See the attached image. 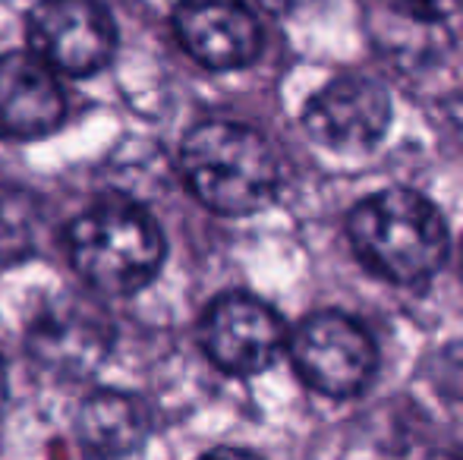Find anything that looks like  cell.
I'll return each instance as SVG.
<instances>
[{
  "instance_id": "1",
  "label": "cell",
  "mask_w": 463,
  "mask_h": 460,
  "mask_svg": "<svg viewBox=\"0 0 463 460\" xmlns=\"http://www.w3.org/2000/svg\"><path fill=\"white\" fill-rule=\"evenodd\" d=\"M186 186L218 215H252L275 199L280 161L259 129L233 120H205L180 148Z\"/></svg>"
},
{
  "instance_id": "2",
  "label": "cell",
  "mask_w": 463,
  "mask_h": 460,
  "mask_svg": "<svg viewBox=\"0 0 463 460\" xmlns=\"http://www.w3.org/2000/svg\"><path fill=\"white\" fill-rule=\"evenodd\" d=\"M70 262L101 294H136L161 271L165 233L127 196H108L76 215L67 233Z\"/></svg>"
},
{
  "instance_id": "3",
  "label": "cell",
  "mask_w": 463,
  "mask_h": 460,
  "mask_svg": "<svg viewBox=\"0 0 463 460\" xmlns=\"http://www.w3.org/2000/svg\"><path fill=\"white\" fill-rule=\"evenodd\" d=\"M350 243L375 275L394 284H422L445 265L448 228L426 196L382 190L350 215Z\"/></svg>"
},
{
  "instance_id": "4",
  "label": "cell",
  "mask_w": 463,
  "mask_h": 460,
  "mask_svg": "<svg viewBox=\"0 0 463 460\" xmlns=\"http://www.w3.org/2000/svg\"><path fill=\"white\" fill-rule=\"evenodd\" d=\"M114 347V322L82 290H63L42 303L25 328L32 362L51 379L82 381L104 366Z\"/></svg>"
},
{
  "instance_id": "5",
  "label": "cell",
  "mask_w": 463,
  "mask_h": 460,
  "mask_svg": "<svg viewBox=\"0 0 463 460\" xmlns=\"http://www.w3.org/2000/svg\"><path fill=\"white\" fill-rule=\"evenodd\" d=\"M29 44L57 73L92 76L114 57L117 25L101 0H38L29 13Z\"/></svg>"
},
{
  "instance_id": "6",
  "label": "cell",
  "mask_w": 463,
  "mask_h": 460,
  "mask_svg": "<svg viewBox=\"0 0 463 460\" xmlns=\"http://www.w3.org/2000/svg\"><path fill=\"white\" fill-rule=\"evenodd\" d=\"M290 356L306 385L328 398H354L375 372V344L341 313L309 315L290 341Z\"/></svg>"
},
{
  "instance_id": "7",
  "label": "cell",
  "mask_w": 463,
  "mask_h": 460,
  "mask_svg": "<svg viewBox=\"0 0 463 460\" xmlns=\"http://www.w3.org/2000/svg\"><path fill=\"white\" fill-rule=\"evenodd\" d=\"M284 322L269 303L250 294H224L202 319V347L208 360L231 375L265 372L284 347Z\"/></svg>"
},
{
  "instance_id": "8",
  "label": "cell",
  "mask_w": 463,
  "mask_h": 460,
  "mask_svg": "<svg viewBox=\"0 0 463 460\" xmlns=\"http://www.w3.org/2000/svg\"><path fill=\"white\" fill-rule=\"evenodd\" d=\"M309 136L335 152H366L391 123L388 92L366 76H341L318 89L303 114Z\"/></svg>"
},
{
  "instance_id": "9",
  "label": "cell",
  "mask_w": 463,
  "mask_h": 460,
  "mask_svg": "<svg viewBox=\"0 0 463 460\" xmlns=\"http://www.w3.org/2000/svg\"><path fill=\"white\" fill-rule=\"evenodd\" d=\"M174 29L186 54L208 70H240L262 51L250 0H180Z\"/></svg>"
},
{
  "instance_id": "10",
  "label": "cell",
  "mask_w": 463,
  "mask_h": 460,
  "mask_svg": "<svg viewBox=\"0 0 463 460\" xmlns=\"http://www.w3.org/2000/svg\"><path fill=\"white\" fill-rule=\"evenodd\" d=\"M67 117V99L42 57L4 54L0 57V139H42L51 136Z\"/></svg>"
},
{
  "instance_id": "11",
  "label": "cell",
  "mask_w": 463,
  "mask_h": 460,
  "mask_svg": "<svg viewBox=\"0 0 463 460\" xmlns=\"http://www.w3.org/2000/svg\"><path fill=\"white\" fill-rule=\"evenodd\" d=\"M76 429L89 455L123 457L146 445L148 413L146 404L127 391H95L82 400Z\"/></svg>"
},
{
  "instance_id": "12",
  "label": "cell",
  "mask_w": 463,
  "mask_h": 460,
  "mask_svg": "<svg viewBox=\"0 0 463 460\" xmlns=\"http://www.w3.org/2000/svg\"><path fill=\"white\" fill-rule=\"evenodd\" d=\"M44 230V211L32 192L0 190V265L35 256Z\"/></svg>"
},
{
  "instance_id": "13",
  "label": "cell",
  "mask_w": 463,
  "mask_h": 460,
  "mask_svg": "<svg viewBox=\"0 0 463 460\" xmlns=\"http://www.w3.org/2000/svg\"><path fill=\"white\" fill-rule=\"evenodd\" d=\"M403 19H416V23H441V19L454 16L463 6V0H388Z\"/></svg>"
},
{
  "instance_id": "14",
  "label": "cell",
  "mask_w": 463,
  "mask_h": 460,
  "mask_svg": "<svg viewBox=\"0 0 463 460\" xmlns=\"http://www.w3.org/2000/svg\"><path fill=\"white\" fill-rule=\"evenodd\" d=\"M250 4L262 6V10H269V13H290V10H297V6H303L306 0H250Z\"/></svg>"
},
{
  "instance_id": "15",
  "label": "cell",
  "mask_w": 463,
  "mask_h": 460,
  "mask_svg": "<svg viewBox=\"0 0 463 460\" xmlns=\"http://www.w3.org/2000/svg\"><path fill=\"white\" fill-rule=\"evenodd\" d=\"M4 404H6V366L0 360V413H4Z\"/></svg>"
}]
</instances>
